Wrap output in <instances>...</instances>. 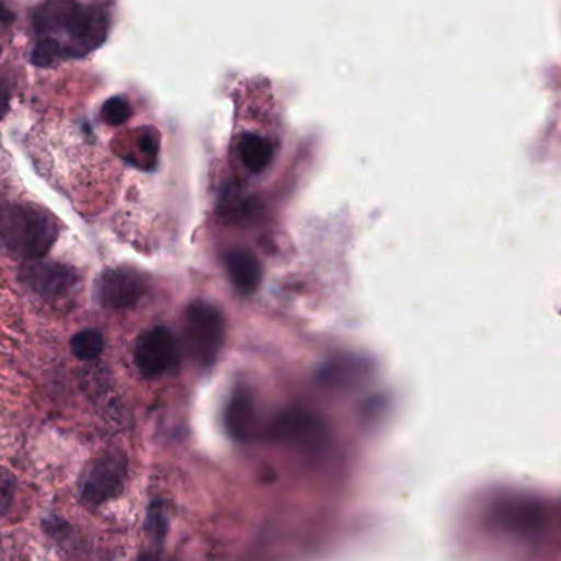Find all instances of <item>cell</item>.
Returning <instances> with one entry per match:
<instances>
[{
    "instance_id": "cell-1",
    "label": "cell",
    "mask_w": 561,
    "mask_h": 561,
    "mask_svg": "<svg viewBox=\"0 0 561 561\" xmlns=\"http://www.w3.org/2000/svg\"><path fill=\"white\" fill-rule=\"evenodd\" d=\"M37 45L32 64L47 68L93 54L110 35V14L80 0H47L32 14Z\"/></svg>"
},
{
    "instance_id": "cell-2",
    "label": "cell",
    "mask_w": 561,
    "mask_h": 561,
    "mask_svg": "<svg viewBox=\"0 0 561 561\" xmlns=\"http://www.w3.org/2000/svg\"><path fill=\"white\" fill-rule=\"evenodd\" d=\"M60 229L57 219L34 205H0V245L15 257L34 261L51 251Z\"/></svg>"
},
{
    "instance_id": "cell-3",
    "label": "cell",
    "mask_w": 561,
    "mask_h": 561,
    "mask_svg": "<svg viewBox=\"0 0 561 561\" xmlns=\"http://www.w3.org/2000/svg\"><path fill=\"white\" fill-rule=\"evenodd\" d=\"M183 337L190 356L199 367L215 366L226 337L221 310L208 301H193L183 314Z\"/></svg>"
},
{
    "instance_id": "cell-4",
    "label": "cell",
    "mask_w": 561,
    "mask_h": 561,
    "mask_svg": "<svg viewBox=\"0 0 561 561\" xmlns=\"http://www.w3.org/2000/svg\"><path fill=\"white\" fill-rule=\"evenodd\" d=\"M129 462L123 451L98 456L84 469L80 479V497L90 507H100L123 492Z\"/></svg>"
},
{
    "instance_id": "cell-5",
    "label": "cell",
    "mask_w": 561,
    "mask_h": 561,
    "mask_svg": "<svg viewBox=\"0 0 561 561\" xmlns=\"http://www.w3.org/2000/svg\"><path fill=\"white\" fill-rule=\"evenodd\" d=\"M179 343L167 327L150 328L137 340L134 363L147 379L165 376L179 364Z\"/></svg>"
},
{
    "instance_id": "cell-6",
    "label": "cell",
    "mask_w": 561,
    "mask_h": 561,
    "mask_svg": "<svg viewBox=\"0 0 561 561\" xmlns=\"http://www.w3.org/2000/svg\"><path fill=\"white\" fill-rule=\"evenodd\" d=\"M147 290L146 277L136 268L119 265L100 275L96 298L101 307L111 311L129 310L139 304Z\"/></svg>"
},
{
    "instance_id": "cell-7",
    "label": "cell",
    "mask_w": 561,
    "mask_h": 561,
    "mask_svg": "<svg viewBox=\"0 0 561 561\" xmlns=\"http://www.w3.org/2000/svg\"><path fill=\"white\" fill-rule=\"evenodd\" d=\"M21 280L38 297L60 298L77 287L78 274L60 262L34 259L21 268Z\"/></svg>"
},
{
    "instance_id": "cell-8",
    "label": "cell",
    "mask_w": 561,
    "mask_h": 561,
    "mask_svg": "<svg viewBox=\"0 0 561 561\" xmlns=\"http://www.w3.org/2000/svg\"><path fill=\"white\" fill-rule=\"evenodd\" d=\"M545 511L530 499L505 501L495 511V522L508 534L518 537H535L545 527Z\"/></svg>"
},
{
    "instance_id": "cell-9",
    "label": "cell",
    "mask_w": 561,
    "mask_h": 561,
    "mask_svg": "<svg viewBox=\"0 0 561 561\" xmlns=\"http://www.w3.org/2000/svg\"><path fill=\"white\" fill-rule=\"evenodd\" d=\"M229 280L241 295H252L262 282V267L259 259L244 249L229 251L225 257Z\"/></svg>"
},
{
    "instance_id": "cell-10",
    "label": "cell",
    "mask_w": 561,
    "mask_h": 561,
    "mask_svg": "<svg viewBox=\"0 0 561 561\" xmlns=\"http://www.w3.org/2000/svg\"><path fill=\"white\" fill-rule=\"evenodd\" d=\"M323 423L308 413L294 412L284 415L278 425V433L287 442L295 443L301 448H314L323 443Z\"/></svg>"
},
{
    "instance_id": "cell-11",
    "label": "cell",
    "mask_w": 561,
    "mask_h": 561,
    "mask_svg": "<svg viewBox=\"0 0 561 561\" xmlns=\"http://www.w3.org/2000/svg\"><path fill=\"white\" fill-rule=\"evenodd\" d=\"M226 428L232 438L245 442L255 428V407L245 390H238L229 400L225 413Z\"/></svg>"
},
{
    "instance_id": "cell-12",
    "label": "cell",
    "mask_w": 561,
    "mask_h": 561,
    "mask_svg": "<svg viewBox=\"0 0 561 561\" xmlns=\"http://www.w3.org/2000/svg\"><path fill=\"white\" fill-rule=\"evenodd\" d=\"M238 153L245 169L252 173H261L271 165L274 159V146L267 137L259 134H244L239 139Z\"/></svg>"
},
{
    "instance_id": "cell-13",
    "label": "cell",
    "mask_w": 561,
    "mask_h": 561,
    "mask_svg": "<svg viewBox=\"0 0 561 561\" xmlns=\"http://www.w3.org/2000/svg\"><path fill=\"white\" fill-rule=\"evenodd\" d=\"M104 336L98 330H83L70 341L71 353L80 360H94L103 354Z\"/></svg>"
},
{
    "instance_id": "cell-14",
    "label": "cell",
    "mask_w": 561,
    "mask_h": 561,
    "mask_svg": "<svg viewBox=\"0 0 561 561\" xmlns=\"http://www.w3.org/2000/svg\"><path fill=\"white\" fill-rule=\"evenodd\" d=\"M130 116H133V110H130V104L127 103L126 98L123 96L111 98L101 110V119L110 126H121Z\"/></svg>"
},
{
    "instance_id": "cell-15",
    "label": "cell",
    "mask_w": 561,
    "mask_h": 561,
    "mask_svg": "<svg viewBox=\"0 0 561 561\" xmlns=\"http://www.w3.org/2000/svg\"><path fill=\"white\" fill-rule=\"evenodd\" d=\"M146 528L153 540L160 541L165 537L167 528H169V518H167L165 507L162 502H152L147 508Z\"/></svg>"
},
{
    "instance_id": "cell-16",
    "label": "cell",
    "mask_w": 561,
    "mask_h": 561,
    "mask_svg": "<svg viewBox=\"0 0 561 561\" xmlns=\"http://www.w3.org/2000/svg\"><path fill=\"white\" fill-rule=\"evenodd\" d=\"M137 150H140L146 160V169H153L157 163V157H159V137L153 130L150 133L140 134L137 137Z\"/></svg>"
},
{
    "instance_id": "cell-17",
    "label": "cell",
    "mask_w": 561,
    "mask_h": 561,
    "mask_svg": "<svg viewBox=\"0 0 561 561\" xmlns=\"http://www.w3.org/2000/svg\"><path fill=\"white\" fill-rule=\"evenodd\" d=\"M14 499V479L9 472L0 469V515L11 507Z\"/></svg>"
},
{
    "instance_id": "cell-18",
    "label": "cell",
    "mask_w": 561,
    "mask_h": 561,
    "mask_svg": "<svg viewBox=\"0 0 561 561\" xmlns=\"http://www.w3.org/2000/svg\"><path fill=\"white\" fill-rule=\"evenodd\" d=\"M9 106H11V91L4 81H0V121L8 116Z\"/></svg>"
},
{
    "instance_id": "cell-19",
    "label": "cell",
    "mask_w": 561,
    "mask_h": 561,
    "mask_svg": "<svg viewBox=\"0 0 561 561\" xmlns=\"http://www.w3.org/2000/svg\"><path fill=\"white\" fill-rule=\"evenodd\" d=\"M15 14L9 5L4 4V0H0V27H8L14 24Z\"/></svg>"
},
{
    "instance_id": "cell-20",
    "label": "cell",
    "mask_w": 561,
    "mask_h": 561,
    "mask_svg": "<svg viewBox=\"0 0 561 561\" xmlns=\"http://www.w3.org/2000/svg\"><path fill=\"white\" fill-rule=\"evenodd\" d=\"M0 55H2V48H0Z\"/></svg>"
}]
</instances>
